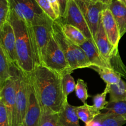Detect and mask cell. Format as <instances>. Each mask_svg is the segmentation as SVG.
I'll return each instance as SVG.
<instances>
[{
    "instance_id": "cell-1",
    "label": "cell",
    "mask_w": 126,
    "mask_h": 126,
    "mask_svg": "<svg viewBox=\"0 0 126 126\" xmlns=\"http://www.w3.org/2000/svg\"><path fill=\"white\" fill-rule=\"evenodd\" d=\"M28 76L41 110L60 113L66 103L63 93L62 76L39 65Z\"/></svg>"
},
{
    "instance_id": "cell-2",
    "label": "cell",
    "mask_w": 126,
    "mask_h": 126,
    "mask_svg": "<svg viewBox=\"0 0 126 126\" xmlns=\"http://www.w3.org/2000/svg\"><path fill=\"white\" fill-rule=\"evenodd\" d=\"M8 21L13 27L16 35L17 65L26 75H30L36 66L41 65L33 28L12 9Z\"/></svg>"
},
{
    "instance_id": "cell-3",
    "label": "cell",
    "mask_w": 126,
    "mask_h": 126,
    "mask_svg": "<svg viewBox=\"0 0 126 126\" xmlns=\"http://www.w3.org/2000/svg\"><path fill=\"white\" fill-rule=\"evenodd\" d=\"M11 79L16 89V111L14 126H20L24 123L28 103V77L17 63H11Z\"/></svg>"
},
{
    "instance_id": "cell-4",
    "label": "cell",
    "mask_w": 126,
    "mask_h": 126,
    "mask_svg": "<svg viewBox=\"0 0 126 126\" xmlns=\"http://www.w3.org/2000/svg\"><path fill=\"white\" fill-rule=\"evenodd\" d=\"M9 1L11 9L30 25L54 21L42 10L36 0H9Z\"/></svg>"
},
{
    "instance_id": "cell-5",
    "label": "cell",
    "mask_w": 126,
    "mask_h": 126,
    "mask_svg": "<svg viewBox=\"0 0 126 126\" xmlns=\"http://www.w3.org/2000/svg\"><path fill=\"white\" fill-rule=\"evenodd\" d=\"M41 65L60 76L73 72L63 52L54 36L49 41L43 55Z\"/></svg>"
},
{
    "instance_id": "cell-6",
    "label": "cell",
    "mask_w": 126,
    "mask_h": 126,
    "mask_svg": "<svg viewBox=\"0 0 126 126\" xmlns=\"http://www.w3.org/2000/svg\"><path fill=\"white\" fill-rule=\"evenodd\" d=\"M75 1L83 14L95 41L101 21V14L102 11L108 7V6L100 1L93 2L89 0Z\"/></svg>"
},
{
    "instance_id": "cell-7",
    "label": "cell",
    "mask_w": 126,
    "mask_h": 126,
    "mask_svg": "<svg viewBox=\"0 0 126 126\" xmlns=\"http://www.w3.org/2000/svg\"><path fill=\"white\" fill-rule=\"evenodd\" d=\"M56 20L59 21L62 24H68L74 26L81 30L87 39L95 42L89 27L75 0H69L64 17Z\"/></svg>"
},
{
    "instance_id": "cell-8",
    "label": "cell",
    "mask_w": 126,
    "mask_h": 126,
    "mask_svg": "<svg viewBox=\"0 0 126 126\" xmlns=\"http://www.w3.org/2000/svg\"><path fill=\"white\" fill-rule=\"evenodd\" d=\"M53 36L63 52L66 60L73 71L79 69L78 63L75 56L76 44L68 40L62 31L61 24L58 20L54 21L52 25Z\"/></svg>"
},
{
    "instance_id": "cell-9",
    "label": "cell",
    "mask_w": 126,
    "mask_h": 126,
    "mask_svg": "<svg viewBox=\"0 0 126 126\" xmlns=\"http://www.w3.org/2000/svg\"><path fill=\"white\" fill-rule=\"evenodd\" d=\"M0 46L2 48L11 63H17L16 39L13 27L7 21L0 28Z\"/></svg>"
},
{
    "instance_id": "cell-10",
    "label": "cell",
    "mask_w": 126,
    "mask_h": 126,
    "mask_svg": "<svg viewBox=\"0 0 126 126\" xmlns=\"http://www.w3.org/2000/svg\"><path fill=\"white\" fill-rule=\"evenodd\" d=\"M28 77V103L24 124L26 126H39L42 110L32 82Z\"/></svg>"
},
{
    "instance_id": "cell-11",
    "label": "cell",
    "mask_w": 126,
    "mask_h": 126,
    "mask_svg": "<svg viewBox=\"0 0 126 126\" xmlns=\"http://www.w3.org/2000/svg\"><path fill=\"white\" fill-rule=\"evenodd\" d=\"M0 102L6 108L11 126H14L16 117V89L12 79L5 82L2 89H0Z\"/></svg>"
},
{
    "instance_id": "cell-12",
    "label": "cell",
    "mask_w": 126,
    "mask_h": 126,
    "mask_svg": "<svg viewBox=\"0 0 126 126\" xmlns=\"http://www.w3.org/2000/svg\"><path fill=\"white\" fill-rule=\"evenodd\" d=\"M54 21L32 26L34 40L39 54L40 63L49 41L53 36L52 25Z\"/></svg>"
},
{
    "instance_id": "cell-13",
    "label": "cell",
    "mask_w": 126,
    "mask_h": 126,
    "mask_svg": "<svg viewBox=\"0 0 126 126\" xmlns=\"http://www.w3.org/2000/svg\"><path fill=\"white\" fill-rule=\"evenodd\" d=\"M101 21L110 42L114 47L118 49L119 41L121 38L116 22L108 7L102 11Z\"/></svg>"
},
{
    "instance_id": "cell-14",
    "label": "cell",
    "mask_w": 126,
    "mask_h": 126,
    "mask_svg": "<svg viewBox=\"0 0 126 126\" xmlns=\"http://www.w3.org/2000/svg\"><path fill=\"white\" fill-rule=\"evenodd\" d=\"M119 28L121 38L126 33V6L119 0L108 6Z\"/></svg>"
},
{
    "instance_id": "cell-15",
    "label": "cell",
    "mask_w": 126,
    "mask_h": 126,
    "mask_svg": "<svg viewBox=\"0 0 126 126\" xmlns=\"http://www.w3.org/2000/svg\"><path fill=\"white\" fill-rule=\"evenodd\" d=\"M80 47L86 53L91 63V66L109 68L108 64L100 54L94 41L87 39L84 44L80 46Z\"/></svg>"
},
{
    "instance_id": "cell-16",
    "label": "cell",
    "mask_w": 126,
    "mask_h": 126,
    "mask_svg": "<svg viewBox=\"0 0 126 126\" xmlns=\"http://www.w3.org/2000/svg\"><path fill=\"white\" fill-rule=\"evenodd\" d=\"M76 112V107L66 103L64 109L59 113V120L62 126H81Z\"/></svg>"
},
{
    "instance_id": "cell-17",
    "label": "cell",
    "mask_w": 126,
    "mask_h": 126,
    "mask_svg": "<svg viewBox=\"0 0 126 126\" xmlns=\"http://www.w3.org/2000/svg\"><path fill=\"white\" fill-rule=\"evenodd\" d=\"M60 24L66 38L73 44L80 46L87 40L82 32L74 26L68 24Z\"/></svg>"
},
{
    "instance_id": "cell-18",
    "label": "cell",
    "mask_w": 126,
    "mask_h": 126,
    "mask_svg": "<svg viewBox=\"0 0 126 126\" xmlns=\"http://www.w3.org/2000/svg\"><path fill=\"white\" fill-rule=\"evenodd\" d=\"M89 68H92L98 73L102 79L107 84H116L121 80V75L119 73L109 68L91 66Z\"/></svg>"
},
{
    "instance_id": "cell-19",
    "label": "cell",
    "mask_w": 126,
    "mask_h": 126,
    "mask_svg": "<svg viewBox=\"0 0 126 126\" xmlns=\"http://www.w3.org/2000/svg\"><path fill=\"white\" fill-rule=\"evenodd\" d=\"M76 112L79 119L84 123L85 124L93 120L97 116L102 113L95 108L94 105H89L87 103L79 107H76Z\"/></svg>"
},
{
    "instance_id": "cell-20",
    "label": "cell",
    "mask_w": 126,
    "mask_h": 126,
    "mask_svg": "<svg viewBox=\"0 0 126 126\" xmlns=\"http://www.w3.org/2000/svg\"><path fill=\"white\" fill-rule=\"evenodd\" d=\"M11 78V65L2 48L0 46V89Z\"/></svg>"
},
{
    "instance_id": "cell-21",
    "label": "cell",
    "mask_w": 126,
    "mask_h": 126,
    "mask_svg": "<svg viewBox=\"0 0 126 126\" xmlns=\"http://www.w3.org/2000/svg\"><path fill=\"white\" fill-rule=\"evenodd\" d=\"M109 88V102L126 100V82L123 80L116 84H107Z\"/></svg>"
},
{
    "instance_id": "cell-22",
    "label": "cell",
    "mask_w": 126,
    "mask_h": 126,
    "mask_svg": "<svg viewBox=\"0 0 126 126\" xmlns=\"http://www.w3.org/2000/svg\"><path fill=\"white\" fill-rule=\"evenodd\" d=\"M71 73L65 74L62 76V85L63 93L64 98L66 103L68 102V97L74 91H75L76 83L75 82L73 77L71 76Z\"/></svg>"
},
{
    "instance_id": "cell-23",
    "label": "cell",
    "mask_w": 126,
    "mask_h": 126,
    "mask_svg": "<svg viewBox=\"0 0 126 126\" xmlns=\"http://www.w3.org/2000/svg\"><path fill=\"white\" fill-rule=\"evenodd\" d=\"M103 113H112L124 117L126 116V100L108 102Z\"/></svg>"
},
{
    "instance_id": "cell-24",
    "label": "cell",
    "mask_w": 126,
    "mask_h": 126,
    "mask_svg": "<svg viewBox=\"0 0 126 126\" xmlns=\"http://www.w3.org/2000/svg\"><path fill=\"white\" fill-rule=\"evenodd\" d=\"M39 126H62L59 120V113L42 111Z\"/></svg>"
},
{
    "instance_id": "cell-25",
    "label": "cell",
    "mask_w": 126,
    "mask_h": 126,
    "mask_svg": "<svg viewBox=\"0 0 126 126\" xmlns=\"http://www.w3.org/2000/svg\"><path fill=\"white\" fill-rule=\"evenodd\" d=\"M102 126H123L126 124V119L123 116L112 113H103Z\"/></svg>"
},
{
    "instance_id": "cell-26",
    "label": "cell",
    "mask_w": 126,
    "mask_h": 126,
    "mask_svg": "<svg viewBox=\"0 0 126 126\" xmlns=\"http://www.w3.org/2000/svg\"><path fill=\"white\" fill-rule=\"evenodd\" d=\"M76 95L84 104H86V101L89 95L87 91V84L82 79H78L75 88Z\"/></svg>"
},
{
    "instance_id": "cell-27",
    "label": "cell",
    "mask_w": 126,
    "mask_h": 126,
    "mask_svg": "<svg viewBox=\"0 0 126 126\" xmlns=\"http://www.w3.org/2000/svg\"><path fill=\"white\" fill-rule=\"evenodd\" d=\"M108 94H109V88L108 86H106L104 91L101 94L95 95L92 97V100L95 108H97L98 110H103L105 108L106 106L108 103V102L106 100V97Z\"/></svg>"
},
{
    "instance_id": "cell-28",
    "label": "cell",
    "mask_w": 126,
    "mask_h": 126,
    "mask_svg": "<svg viewBox=\"0 0 126 126\" xmlns=\"http://www.w3.org/2000/svg\"><path fill=\"white\" fill-rule=\"evenodd\" d=\"M11 12V6L9 0H0V28L8 21Z\"/></svg>"
},
{
    "instance_id": "cell-29",
    "label": "cell",
    "mask_w": 126,
    "mask_h": 126,
    "mask_svg": "<svg viewBox=\"0 0 126 126\" xmlns=\"http://www.w3.org/2000/svg\"><path fill=\"white\" fill-rule=\"evenodd\" d=\"M43 11L54 21L57 20L49 0H36Z\"/></svg>"
},
{
    "instance_id": "cell-30",
    "label": "cell",
    "mask_w": 126,
    "mask_h": 126,
    "mask_svg": "<svg viewBox=\"0 0 126 126\" xmlns=\"http://www.w3.org/2000/svg\"><path fill=\"white\" fill-rule=\"evenodd\" d=\"M0 126H11L4 105L0 102Z\"/></svg>"
},
{
    "instance_id": "cell-31",
    "label": "cell",
    "mask_w": 126,
    "mask_h": 126,
    "mask_svg": "<svg viewBox=\"0 0 126 126\" xmlns=\"http://www.w3.org/2000/svg\"><path fill=\"white\" fill-rule=\"evenodd\" d=\"M50 2L52 10L54 11L57 20L59 19L61 17V12H60V7L58 0H49Z\"/></svg>"
},
{
    "instance_id": "cell-32",
    "label": "cell",
    "mask_w": 126,
    "mask_h": 126,
    "mask_svg": "<svg viewBox=\"0 0 126 126\" xmlns=\"http://www.w3.org/2000/svg\"><path fill=\"white\" fill-rule=\"evenodd\" d=\"M103 113H101L95 117L92 121H90L87 124H86L85 126H102V119H103Z\"/></svg>"
},
{
    "instance_id": "cell-33",
    "label": "cell",
    "mask_w": 126,
    "mask_h": 126,
    "mask_svg": "<svg viewBox=\"0 0 126 126\" xmlns=\"http://www.w3.org/2000/svg\"><path fill=\"white\" fill-rule=\"evenodd\" d=\"M68 1L69 0H58L59 4H60V12H61V17H60V18L63 17L65 13H66ZM60 18H59V19H60Z\"/></svg>"
},
{
    "instance_id": "cell-34",
    "label": "cell",
    "mask_w": 126,
    "mask_h": 126,
    "mask_svg": "<svg viewBox=\"0 0 126 126\" xmlns=\"http://www.w3.org/2000/svg\"><path fill=\"white\" fill-rule=\"evenodd\" d=\"M98 1H99L100 2H102L103 4H104L108 6V5L110 4L111 3H112V2H114V1H117V0H98Z\"/></svg>"
},
{
    "instance_id": "cell-35",
    "label": "cell",
    "mask_w": 126,
    "mask_h": 126,
    "mask_svg": "<svg viewBox=\"0 0 126 126\" xmlns=\"http://www.w3.org/2000/svg\"><path fill=\"white\" fill-rule=\"evenodd\" d=\"M119 1H120L121 2H123V3L124 4H125L126 6V0H119Z\"/></svg>"
},
{
    "instance_id": "cell-36",
    "label": "cell",
    "mask_w": 126,
    "mask_h": 126,
    "mask_svg": "<svg viewBox=\"0 0 126 126\" xmlns=\"http://www.w3.org/2000/svg\"><path fill=\"white\" fill-rule=\"evenodd\" d=\"M89 1H93V2H98V1H99L98 0H89Z\"/></svg>"
},
{
    "instance_id": "cell-37",
    "label": "cell",
    "mask_w": 126,
    "mask_h": 126,
    "mask_svg": "<svg viewBox=\"0 0 126 126\" xmlns=\"http://www.w3.org/2000/svg\"><path fill=\"white\" fill-rule=\"evenodd\" d=\"M20 126H25V124L24 123H23V124H22V125H21Z\"/></svg>"
},
{
    "instance_id": "cell-38",
    "label": "cell",
    "mask_w": 126,
    "mask_h": 126,
    "mask_svg": "<svg viewBox=\"0 0 126 126\" xmlns=\"http://www.w3.org/2000/svg\"><path fill=\"white\" fill-rule=\"evenodd\" d=\"M124 118H125V119H126V116H125V117H124Z\"/></svg>"
}]
</instances>
